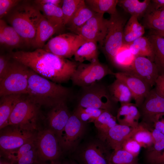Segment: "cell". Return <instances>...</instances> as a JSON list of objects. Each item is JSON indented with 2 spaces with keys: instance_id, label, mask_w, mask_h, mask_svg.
<instances>
[{
  "instance_id": "obj_52",
  "label": "cell",
  "mask_w": 164,
  "mask_h": 164,
  "mask_svg": "<svg viewBox=\"0 0 164 164\" xmlns=\"http://www.w3.org/2000/svg\"><path fill=\"white\" fill-rule=\"evenodd\" d=\"M0 164H12L10 162L8 161L0 160Z\"/></svg>"
},
{
  "instance_id": "obj_49",
  "label": "cell",
  "mask_w": 164,
  "mask_h": 164,
  "mask_svg": "<svg viewBox=\"0 0 164 164\" xmlns=\"http://www.w3.org/2000/svg\"><path fill=\"white\" fill-rule=\"evenodd\" d=\"M152 2L149 7L152 9L157 10L164 7V0H153Z\"/></svg>"
},
{
  "instance_id": "obj_38",
  "label": "cell",
  "mask_w": 164,
  "mask_h": 164,
  "mask_svg": "<svg viewBox=\"0 0 164 164\" xmlns=\"http://www.w3.org/2000/svg\"><path fill=\"white\" fill-rule=\"evenodd\" d=\"M82 0H63L61 9L65 26L70 21L77 11Z\"/></svg>"
},
{
  "instance_id": "obj_26",
  "label": "cell",
  "mask_w": 164,
  "mask_h": 164,
  "mask_svg": "<svg viewBox=\"0 0 164 164\" xmlns=\"http://www.w3.org/2000/svg\"><path fill=\"white\" fill-rule=\"evenodd\" d=\"M138 18L131 17L125 26L123 34V45H127L142 36L145 32V27L138 21Z\"/></svg>"
},
{
  "instance_id": "obj_39",
  "label": "cell",
  "mask_w": 164,
  "mask_h": 164,
  "mask_svg": "<svg viewBox=\"0 0 164 164\" xmlns=\"http://www.w3.org/2000/svg\"><path fill=\"white\" fill-rule=\"evenodd\" d=\"M144 16L145 24L147 27L155 31H164V22L153 12L148 9Z\"/></svg>"
},
{
  "instance_id": "obj_42",
  "label": "cell",
  "mask_w": 164,
  "mask_h": 164,
  "mask_svg": "<svg viewBox=\"0 0 164 164\" xmlns=\"http://www.w3.org/2000/svg\"><path fill=\"white\" fill-rule=\"evenodd\" d=\"M141 147L137 141L130 137L124 141L121 149L136 157L139 154Z\"/></svg>"
},
{
  "instance_id": "obj_25",
  "label": "cell",
  "mask_w": 164,
  "mask_h": 164,
  "mask_svg": "<svg viewBox=\"0 0 164 164\" xmlns=\"http://www.w3.org/2000/svg\"><path fill=\"white\" fill-rule=\"evenodd\" d=\"M108 87L111 98L115 103H130L133 98L132 94L127 86L118 79H116Z\"/></svg>"
},
{
  "instance_id": "obj_44",
  "label": "cell",
  "mask_w": 164,
  "mask_h": 164,
  "mask_svg": "<svg viewBox=\"0 0 164 164\" xmlns=\"http://www.w3.org/2000/svg\"><path fill=\"white\" fill-rule=\"evenodd\" d=\"M11 59L8 56L2 55L0 56V81H1L7 74L8 71Z\"/></svg>"
},
{
  "instance_id": "obj_47",
  "label": "cell",
  "mask_w": 164,
  "mask_h": 164,
  "mask_svg": "<svg viewBox=\"0 0 164 164\" xmlns=\"http://www.w3.org/2000/svg\"><path fill=\"white\" fill-rule=\"evenodd\" d=\"M155 89L157 92L164 97V74L160 75L155 83Z\"/></svg>"
},
{
  "instance_id": "obj_5",
  "label": "cell",
  "mask_w": 164,
  "mask_h": 164,
  "mask_svg": "<svg viewBox=\"0 0 164 164\" xmlns=\"http://www.w3.org/2000/svg\"><path fill=\"white\" fill-rule=\"evenodd\" d=\"M111 149L98 138L80 143L72 153L81 164H109Z\"/></svg>"
},
{
  "instance_id": "obj_20",
  "label": "cell",
  "mask_w": 164,
  "mask_h": 164,
  "mask_svg": "<svg viewBox=\"0 0 164 164\" xmlns=\"http://www.w3.org/2000/svg\"><path fill=\"white\" fill-rule=\"evenodd\" d=\"M0 45L11 49L25 45L24 42L15 29L2 19L0 20Z\"/></svg>"
},
{
  "instance_id": "obj_12",
  "label": "cell",
  "mask_w": 164,
  "mask_h": 164,
  "mask_svg": "<svg viewBox=\"0 0 164 164\" xmlns=\"http://www.w3.org/2000/svg\"><path fill=\"white\" fill-rule=\"evenodd\" d=\"M9 125L2 128L0 133V147L4 156L25 144L34 141L36 136L32 131Z\"/></svg>"
},
{
  "instance_id": "obj_11",
  "label": "cell",
  "mask_w": 164,
  "mask_h": 164,
  "mask_svg": "<svg viewBox=\"0 0 164 164\" xmlns=\"http://www.w3.org/2000/svg\"><path fill=\"white\" fill-rule=\"evenodd\" d=\"M35 144L39 164L47 161H56L60 156L62 149L54 133L50 129L40 132Z\"/></svg>"
},
{
  "instance_id": "obj_34",
  "label": "cell",
  "mask_w": 164,
  "mask_h": 164,
  "mask_svg": "<svg viewBox=\"0 0 164 164\" xmlns=\"http://www.w3.org/2000/svg\"><path fill=\"white\" fill-rule=\"evenodd\" d=\"M135 57L126 46L123 45L111 62L122 71H126L130 68Z\"/></svg>"
},
{
  "instance_id": "obj_28",
  "label": "cell",
  "mask_w": 164,
  "mask_h": 164,
  "mask_svg": "<svg viewBox=\"0 0 164 164\" xmlns=\"http://www.w3.org/2000/svg\"><path fill=\"white\" fill-rule=\"evenodd\" d=\"M95 13L87 5L84 0H82L76 12L67 25L68 29L73 32L83 25Z\"/></svg>"
},
{
  "instance_id": "obj_27",
  "label": "cell",
  "mask_w": 164,
  "mask_h": 164,
  "mask_svg": "<svg viewBox=\"0 0 164 164\" xmlns=\"http://www.w3.org/2000/svg\"><path fill=\"white\" fill-rule=\"evenodd\" d=\"M148 38L152 48L153 62L157 66L160 75L164 74V38L153 33Z\"/></svg>"
},
{
  "instance_id": "obj_4",
  "label": "cell",
  "mask_w": 164,
  "mask_h": 164,
  "mask_svg": "<svg viewBox=\"0 0 164 164\" xmlns=\"http://www.w3.org/2000/svg\"><path fill=\"white\" fill-rule=\"evenodd\" d=\"M77 101V106L102 109L111 113L116 103L111 98L108 87L99 82L81 87Z\"/></svg>"
},
{
  "instance_id": "obj_29",
  "label": "cell",
  "mask_w": 164,
  "mask_h": 164,
  "mask_svg": "<svg viewBox=\"0 0 164 164\" xmlns=\"http://www.w3.org/2000/svg\"><path fill=\"white\" fill-rule=\"evenodd\" d=\"M125 46L135 56L147 57L153 62L152 48L148 38L142 36Z\"/></svg>"
},
{
  "instance_id": "obj_7",
  "label": "cell",
  "mask_w": 164,
  "mask_h": 164,
  "mask_svg": "<svg viewBox=\"0 0 164 164\" xmlns=\"http://www.w3.org/2000/svg\"><path fill=\"white\" fill-rule=\"evenodd\" d=\"M24 95L15 105L9 118L8 125H16L23 129L33 131L36 129L39 106L27 95L26 97Z\"/></svg>"
},
{
  "instance_id": "obj_24",
  "label": "cell",
  "mask_w": 164,
  "mask_h": 164,
  "mask_svg": "<svg viewBox=\"0 0 164 164\" xmlns=\"http://www.w3.org/2000/svg\"><path fill=\"white\" fill-rule=\"evenodd\" d=\"M58 31L57 29L42 14L38 25L32 46L37 49L43 48L47 40Z\"/></svg>"
},
{
  "instance_id": "obj_8",
  "label": "cell",
  "mask_w": 164,
  "mask_h": 164,
  "mask_svg": "<svg viewBox=\"0 0 164 164\" xmlns=\"http://www.w3.org/2000/svg\"><path fill=\"white\" fill-rule=\"evenodd\" d=\"M126 20L118 12L110 15L104 42L105 53L111 61L123 45L124 30Z\"/></svg>"
},
{
  "instance_id": "obj_14",
  "label": "cell",
  "mask_w": 164,
  "mask_h": 164,
  "mask_svg": "<svg viewBox=\"0 0 164 164\" xmlns=\"http://www.w3.org/2000/svg\"><path fill=\"white\" fill-rule=\"evenodd\" d=\"M86 125L74 114H71L59 140L62 149L72 153L74 151L84 133Z\"/></svg>"
},
{
  "instance_id": "obj_40",
  "label": "cell",
  "mask_w": 164,
  "mask_h": 164,
  "mask_svg": "<svg viewBox=\"0 0 164 164\" xmlns=\"http://www.w3.org/2000/svg\"><path fill=\"white\" fill-rule=\"evenodd\" d=\"M137 107L135 104L131 103L130 106L128 113L119 124L127 125L133 128L138 125V120L141 116Z\"/></svg>"
},
{
  "instance_id": "obj_2",
  "label": "cell",
  "mask_w": 164,
  "mask_h": 164,
  "mask_svg": "<svg viewBox=\"0 0 164 164\" xmlns=\"http://www.w3.org/2000/svg\"><path fill=\"white\" fill-rule=\"evenodd\" d=\"M28 84L27 96L39 107L51 108L60 103L67 102L72 94L69 88L44 78L30 69Z\"/></svg>"
},
{
  "instance_id": "obj_45",
  "label": "cell",
  "mask_w": 164,
  "mask_h": 164,
  "mask_svg": "<svg viewBox=\"0 0 164 164\" xmlns=\"http://www.w3.org/2000/svg\"><path fill=\"white\" fill-rule=\"evenodd\" d=\"M131 104V103L121 104V106L118 110L116 117L117 120L119 123L128 113Z\"/></svg>"
},
{
  "instance_id": "obj_32",
  "label": "cell",
  "mask_w": 164,
  "mask_h": 164,
  "mask_svg": "<svg viewBox=\"0 0 164 164\" xmlns=\"http://www.w3.org/2000/svg\"><path fill=\"white\" fill-rule=\"evenodd\" d=\"M116 117L112 113L104 111L94 122L98 132V138L104 141L109 130L118 124Z\"/></svg>"
},
{
  "instance_id": "obj_48",
  "label": "cell",
  "mask_w": 164,
  "mask_h": 164,
  "mask_svg": "<svg viewBox=\"0 0 164 164\" xmlns=\"http://www.w3.org/2000/svg\"><path fill=\"white\" fill-rule=\"evenodd\" d=\"M63 0H36L34 2L35 4H52L60 7Z\"/></svg>"
},
{
  "instance_id": "obj_46",
  "label": "cell",
  "mask_w": 164,
  "mask_h": 164,
  "mask_svg": "<svg viewBox=\"0 0 164 164\" xmlns=\"http://www.w3.org/2000/svg\"><path fill=\"white\" fill-rule=\"evenodd\" d=\"M148 159L151 164H164V149L159 153L149 156Z\"/></svg>"
},
{
  "instance_id": "obj_3",
  "label": "cell",
  "mask_w": 164,
  "mask_h": 164,
  "mask_svg": "<svg viewBox=\"0 0 164 164\" xmlns=\"http://www.w3.org/2000/svg\"><path fill=\"white\" fill-rule=\"evenodd\" d=\"M42 15L34 5L25 2L20 3L6 16L8 22L28 47L33 46Z\"/></svg>"
},
{
  "instance_id": "obj_36",
  "label": "cell",
  "mask_w": 164,
  "mask_h": 164,
  "mask_svg": "<svg viewBox=\"0 0 164 164\" xmlns=\"http://www.w3.org/2000/svg\"><path fill=\"white\" fill-rule=\"evenodd\" d=\"M105 110L92 108H84L77 106L73 112L81 121L87 124L93 122Z\"/></svg>"
},
{
  "instance_id": "obj_41",
  "label": "cell",
  "mask_w": 164,
  "mask_h": 164,
  "mask_svg": "<svg viewBox=\"0 0 164 164\" xmlns=\"http://www.w3.org/2000/svg\"><path fill=\"white\" fill-rule=\"evenodd\" d=\"M151 132L153 139V147L149 156L159 153L164 149V135L154 128Z\"/></svg>"
},
{
  "instance_id": "obj_9",
  "label": "cell",
  "mask_w": 164,
  "mask_h": 164,
  "mask_svg": "<svg viewBox=\"0 0 164 164\" xmlns=\"http://www.w3.org/2000/svg\"><path fill=\"white\" fill-rule=\"evenodd\" d=\"M113 73L98 60L87 64L79 63L71 80L74 85L82 87L98 82L107 75H113Z\"/></svg>"
},
{
  "instance_id": "obj_37",
  "label": "cell",
  "mask_w": 164,
  "mask_h": 164,
  "mask_svg": "<svg viewBox=\"0 0 164 164\" xmlns=\"http://www.w3.org/2000/svg\"><path fill=\"white\" fill-rule=\"evenodd\" d=\"M135 158L122 149L113 150L110 156L109 164H134Z\"/></svg>"
},
{
  "instance_id": "obj_1",
  "label": "cell",
  "mask_w": 164,
  "mask_h": 164,
  "mask_svg": "<svg viewBox=\"0 0 164 164\" xmlns=\"http://www.w3.org/2000/svg\"><path fill=\"white\" fill-rule=\"evenodd\" d=\"M9 56L39 75L58 84L71 79L79 63L59 56L43 48L36 49L32 51L12 52Z\"/></svg>"
},
{
  "instance_id": "obj_16",
  "label": "cell",
  "mask_w": 164,
  "mask_h": 164,
  "mask_svg": "<svg viewBox=\"0 0 164 164\" xmlns=\"http://www.w3.org/2000/svg\"><path fill=\"white\" fill-rule=\"evenodd\" d=\"M132 73L142 79L152 87L155 85L160 75L155 63L147 57L135 56L130 69L127 71Z\"/></svg>"
},
{
  "instance_id": "obj_21",
  "label": "cell",
  "mask_w": 164,
  "mask_h": 164,
  "mask_svg": "<svg viewBox=\"0 0 164 164\" xmlns=\"http://www.w3.org/2000/svg\"><path fill=\"white\" fill-rule=\"evenodd\" d=\"M34 5L58 31L65 26L61 7L52 4H34Z\"/></svg>"
},
{
  "instance_id": "obj_53",
  "label": "cell",
  "mask_w": 164,
  "mask_h": 164,
  "mask_svg": "<svg viewBox=\"0 0 164 164\" xmlns=\"http://www.w3.org/2000/svg\"><path fill=\"white\" fill-rule=\"evenodd\" d=\"M56 161H52L51 162V163L50 164H63L57 162H56ZM63 164H65L64 163Z\"/></svg>"
},
{
  "instance_id": "obj_33",
  "label": "cell",
  "mask_w": 164,
  "mask_h": 164,
  "mask_svg": "<svg viewBox=\"0 0 164 164\" xmlns=\"http://www.w3.org/2000/svg\"><path fill=\"white\" fill-rule=\"evenodd\" d=\"M87 5L93 11L99 13H107L110 15L116 13L118 0H86Z\"/></svg>"
},
{
  "instance_id": "obj_19",
  "label": "cell",
  "mask_w": 164,
  "mask_h": 164,
  "mask_svg": "<svg viewBox=\"0 0 164 164\" xmlns=\"http://www.w3.org/2000/svg\"><path fill=\"white\" fill-rule=\"evenodd\" d=\"M134 128L127 125L118 124L109 130L104 141L113 150L121 149L124 141L131 137Z\"/></svg>"
},
{
  "instance_id": "obj_15",
  "label": "cell",
  "mask_w": 164,
  "mask_h": 164,
  "mask_svg": "<svg viewBox=\"0 0 164 164\" xmlns=\"http://www.w3.org/2000/svg\"><path fill=\"white\" fill-rule=\"evenodd\" d=\"M116 79L124 82L131 91L133 98L138 107L142 104L144 100L151 90V87L139 77L128 71L114 73Z\"/></svg>"
},
{
  "instance_id": "obj_18",
  "label": "cell",
  "mask_w": 164,
  "mask_h": 164,
  "mask_svg": "<svg viewBox=\"0 0 164 164\" xmlns=\"http://www.w3.org/2000/svg\"><path fill=\"white\" fill-rule=\"evenodd\" d=\"M71 115L66 102L61 103L52 108L48 113L49 128L54 133L59 141Z\"/></svg>"
},
{
  "instance_id": "obj_51",
  "label": "cell",
  "mask_w": 164,
  "mask_h": 164,
  "mask_svg": "<svg viewBox=\"0 0 164 164\" xmlns=\"http://www.w3.org/2000/svg\"><path fill=\"white\" fill-rule=\"evenodd\" d=\"M153 33L158 35L164 38V31H155Z\"/></svg>"
},
{
  "instance_id": "obj_17",
  "label": "cell",
  "mask_w": 164,
  "mask_h": 164,
  "mask_svg": "<svg viewBox=\"0 0 164 164\" xmlns=\"http://www.w3.org/2000/svg\"><path fill=\"white\" fill-rule=\"evenodd\" d=\"M138 108L143 121L151 123L156 115L164 114V97L157 92L155 88L151 89Z\"/></svg>"
},
{
  "instance_id": "obj_50",
  "label": "cell",
  "mask_w": 164,
  "mask_h": 164,
  "mask_svg": "<svg viewBox=\"0 0 164 164\" xmlns=\"http://www.w3.org/2000/svg\"><path fill=\"white\" fill-rule=\"evenodd\" d=\"M148 9L153 12L155 15L164 22V7L155 10L151 9L149 6Z\"/></svg>"
},
{
  "instance_id": "obj_22",
  "label": "cell",
  "mask_w": 164,
  "mask_h": 164,
  "mask_svg": "<svg viewBox=\"0 0 164 164\" xmlns=\"http://www.w3.org/2000/svg\"><path fill=\"white\" fill-rule=\"evenodd\" d=\"M35 145L33 142L27 143L13 151L12 164H39Z\"/></svg>"
},
{
  "instance_id": "obj_23",
  "label": "cell",
  "mask_w": 164,
  "mask_h": 164,
  "mask_svg": "<svg viewBox=\"0 0 164 164\" xmlns=\"http://www.w3.org/2000/svg\"><path fill=\"white\" fill-rule=\"evenodd\" d=\"M24 95L12 94L1 97L0 100V128L8 125L10 115L16 104Z\"/></svg>"
},
{
  "instance_id": "obj_35",
  "label": "cell",
  "mask_w": 164,
  "mask_h": 164,
  "mask_svg": "<svg viewBox=\"0 0 164 164\" xmlns=\"http://www.w3.org/2000/svg\"><path fill=\"white\" fill-rule=\"evenodd\" d=\"M137 141L142 147L151 146L153 144V139L151 132L142 125L134 128L131 137Z\"/></svg>"
},
{
  "instance_id": "obj_54",
  "label": "cell",
  "mask_w": 164,
  "mask_h": 164,
  "mask_svg": "<svg viewBox=\"0 0 164 164\" xmlns=\"http://www.w3.org/2000/svg\"><path fill=\"white\" fill-rule=\"evenodd\" d=\"M65 164H76L75 163H74L73 162H71V163H64Z\"/></svg>"
},
{
  "instance_id": "obj_6",
  "label": "cell",
  "mask_w": 164,
  "mask_h": 164,
  "mask_svg": "<svg viewBox=\"0 0 164 164\" xmlns=\"http://www.w3.org/2000/svg\"><path fill=\"white\" fill-rule=\"evenodd\" d=\"M12 60L7 74L0 81V97L12 94H27L29 69L21 63Z\"/></svg>"
},
{
  "instance_id": "obj_13",
  "label": "cell",
  "mask_w": 164,
  "mask_h": 164,
  "mask_svg": "<svg viewBox=\"0 0 164 164\" xmlns=\"http://www.w3.org/2000/svg\"><path fill=\"white\" fill-rule=\"evenodd\" d=\"M103 14L95 13L83 25L73 32L86 41L99 42L103 44L107 32L108 20Z\"/></svg>"
},
{
  "instance_id": "obj_30",
  "label": "cell",
  "mask_w": 164,
  "mask_h": 164,
  "mask_svg": "<svg viewBox=\"0 0 164 164\" xmlns=\"http://www.w3.org/2000/svg\"><path fill=\"white\" fill-rule=\"evenodd\" d=\"M97 44L92 41L85 42L75 52L74 55L75 61L81 63L87 61L91 63L98 60Z\"/></svg>"
},
{
  "instance_id": "obj_43",
  "label": "cell",
  "mask_w": 164,
  "mask_h": 164,
  "mask_svg": "<svg viewBox=\"0 0 164 164\" xmlns=\"http://www.w3.org/2000/svg\"><path fill=\"white\" fill-rule=\"evenodd\" d=\"M21 1L20 0H0V19L6 16Z\"/></svg>"
},
{
  "instance_id": "obj_31",
  "label": "cell",
  "mask_w": 164,
  "mask_h": 164,
  "mask_svg": "<svg viewBox=\"0 0 164 164\" xmlns=\"http://www.w3.org/2000/svg\"><path fill=\"white\" fill-rule=\"evenodd\" d=\"M151 2L150 0H145L142 2L138 0H118V5L131 16L138 19L146 13Z\"/></svg>"
},
{
  "instance_id": "obj_10",
  "label": "cell",
  "mask_w": 164,
  "mask_h": 164,
  "mask_svg": "<svg viewBox=\"0 0 164 164\" xmlns=\"http://www.w3.org/2000/svg\"><path fill=\"white\" fill-rule=\"evenodd\" d=\"M86 41L75 33H63L50 39L43 48L59 56L69 58Z\"/></svg>"
}]
</instances>
